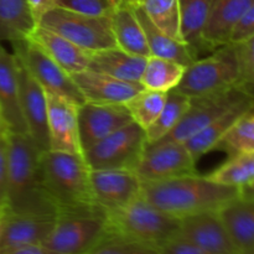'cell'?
<instances>
[{
	"label": "cell",
	"instance_id": "1",
	"mask_svg": "<svg viewBox=\"0 0 254 254\" xmlns=\"http://www.w3.org/2000/svg\"><path fill=\"white\" fill-rule=\"evenodd\" d=\"M39 156L29 134H7L6 212L35 217L59 216L45 186Z\"/></svg>",
	"mask_w": 254,
	"mask_h": 254
},
{
	"label": "cell",
	"instance_id": "2",
	"mask_svg": "<svg viewBox=\"0 0 254 254\" xmlns=\"http://www.w3.org/2000/svg\"><path fill=\"white\" fill-rule=\"evenodd\" d=\"M242 195V190L210 180L207 176L186 175L155 183H141L140 196L173 217L185 218L212 212Z\"/></svg>",
	"mask_w": 254,
	"mask_h": 254
},
{
	"label": "cell",
	"instance_id": "3",
	"mask_svg": "<svg viewBox=\"0 0 254 254\" xmlns=\"http://www.w3.org/2000/svg\"><path fill=\"white\" fill-rule=\"evenodd\" d=\"M39 160L45 186L59 216L69 213L106 216L94 200L91 169L83 155L46 150L40 153Z\"/></svg>",
	"mask_w": 254,
	"mask_h": 254
},
{
	"label": "cell",
	"instance_id": "4",
	"mask_svg": "<svg viewBox=\"0 0 254 254\" xmlns=\"http://www.w3.org/2000/svg\"><path fill=\"white\" fill-rule=\"evenodd\" d=\"M106 228L108 236L138 243L154 252L159 245L178 235L180 220L138 196L122 207L106 211Z\"/></svg>",
	"mask_w": 254,
	"mask_h": 254
},
{
	"label": "cell",
	"instance_id": "5",
	"mask_svg": "<svg viewBox=\"0 0 254 254\" xmlns=\"http://www.w3.org/2000/svg\"><path fill=\"white\" fill-rule=\"evenodd\" d=\"M236 86H240V64L235 45L227 44L189 64L176 89L190 98H197Z\"/></svg>",
	"mask_w": 254,
	"mask_h": 254
},
{
	"label": "cell",
	"instance_id": "6",
	"mask_svg": "<svg viewBox=\"0 0 254 254\" xmlns=\"http://www.w3.org/2000/svg\"><path fill=\"white\" fill-rule=\"evenodd\" d=\"M37 25L61 35L88 52L117 47L111 16H89L56 6L46 12Z\"/></svg>",
	"mask_w": 254,
	"mask_h": 254
},
{
	"label": "cell",
	"instance_id": "7",
	"mask_svg": "<svg viewBox=\"0 0 254 254\" xmlns=\"http://www.w3.org/2000/svg\"><path fill=\"white\" fill-rule=\"evenodd\" d=\"M146 145V134L131 122L106 136L83 153L91 170L123 169L133 170L140 161Z\"/></svg>",
	"mask_w": 254,
	"mask_h": 254
},
{
	"label": "cell",
	"instance_id": "8",
	"mask_svg": "<svg viewBox=\"0 0 254 254\" xmlns=\"http://www.w3.org/2000/svg\"><path fill=\"white\" fill-rule=\"evenodd\" d=\"M14 55L25 64L30 73L47 93L68 99L76 106L86 102L71 74L51 59L41 47L29 37L12 42Z\"/></svg>",
	"mask_w": 254,
	"mask_h": 254
},
{
	"label": "cell",
	"instance_id": "9",
	"mask_svg": "<svg viewBox=\"0 0 254 254\" xmlns=\"http://www.w3.org/2000/svg\"><path fill=\"white\" fill-rule=\"evenodd\" d=\"M107 235L106 216L69 213L56 223L42 245L56 254H86Z\"/></svg>",
	"mask_w": 254,
	"mask_h": 254
},
{
	"label": "cell",
	"instance_id": "10",
	"mask_svg": "<svg viewBox=\"0 0 254 254\" xmlns=\"http://www.w3.org/2000/svg\"><path fill=\"white\" fill-rule=\"evenodd\" d=\"M248 96L250 94L247 92L240 86H236L210 96L191 98L190 107L178 126L156 143H185Z\"/></svg>",
	"mask_w": 254,
	"mask_h": 254
},
{
	"label": "cell",
	"instance_id": "11",
	"mask_svg": "<svg viewBox=\"0 0 254 254\" xmlns=\"http://www.w3.org/2000/svg\"><path fill=\"white\" fill-rule=\"evenodd\" d=\"M141 183H155L186 175H195L196 160L184 143L165 141L146 145L134 169Z\"/></svg>",
	"mask_w": 254,
	"mask_h": 254
},
{
	"label": "cell",
	"instance_id": "12",
	"mask_svg": "<svg viewBox=\"0 0 254 254\" xmlns=\"http://www.w3.org/2000/svg\"><path fill=\"white\" fill-rule=\"evenodd\" d=\"M14 54V52H12ZM20 87V103L29 136L39 153L50 150L47 129V93L15 55Z\"/></svg>",
	"mask_w": 254,
	"mask_h": 254
},
{
	"label": "cell",
	"instance_id": "13",
	"mask_svg": "<svg viewBox=\"0 0 254 254\" xmlns=\"http://www.w3.org/2000/svg\"><path fill=\"white\" fill-rule=\"evenodd\" d=\"M126 104H102L84 102L78 107V133L82 151L131 123Z\"/></svg>",
	"mask_w": 254,
	"mask_h": 254
},
{
	"label": "cell",
	"instance_id": "14",
	"mask_svg": "<svg viewBox=\"0 0 254 254\" xmlns=\"http://www.w3.org/2000/svg\"><path fill=\"white\" fill-rule=\"evenodd\" d=\"M47 129L50 150L83 155L78 133V106L64 97L47 93Z\"/></svg>",
	"mask_w": 254,
	"mask_h": 254
},
{
	"label": "cell",
	"instance_id": "15",
	"mask_svg": "<svg viewBox=\"0 0 254 254\" xmlns=\"http://www.w3.org/2000/svg\"><path fill=\"white\" fill-rule=\"evenodd\" d=\"M94 200L104 212L127 205L140 196L141 181L133 170L102 169L91 170Z\"/></svg>",
	"mask_w": 254,
	"mask_h": 254
},
{
	"label": "cell",
	"instance_id": "16",
	"mask_svg": "<svg viewBox=\"0 0 254 254\" xmlns=\"http://www.w3.org/2000/svg\"><path fill=\"white\" fill-rule=\"evenodd\" d=\"M179 235L206 254H240L215 211L181 218Z\"/></svg>",
	"mask_w": 254,
	"mask_h": 254
},
{
	"label": "cell",
	"instance_id": "17",
	"mask_svg": "<svg viewBox=\"0 0 254 254\" xmlns=\"http://www.w3.org/2000/svg\"><path fill=\"white\" fill-rule=\"evenodd\" d=\"M86 102L102 104H127L143 91L139 82H128L98 72L84 69L71 74Z\"/></svg>",
	"mask_w": 254,
	"mask_h": 254
},
{
	"label": "cell",
	"instance_id": "18",
	"mask_svg": "<svg viewBox=\"0 0 254 254\" xmlns=\"http://www.w3.org/2000/svg\"><path fill=\"white\" fill-rule=\"evenodd\" d=\"M0 116L7 133L29 134L20 103V87L15 55L0 42Z\"/></svg>",
	"mask_w": 254,
	"mask_h": 254
},
{
	"label": "cell",
	"instance_id": "19",
	"mask_svg": "<svg viewBox=\"0 0 254 254\" xmlns=\"http://www.w3.org/2000/svg\"><path fill=\"white\" fill-rule=\"evenodd\" d=\"M56 218L19 216L6 212L0 236V254L30 245H42L52 232Z\"/></svg>",
	"mask_w": 254,
	"mask_h": 254
},
{
	"label": "cell",
	"instance_id": "20",
	"mask_svg": "<svg viewBox=\"0 0 254 254\" xmlns=\"http://www.w3.org/2000/svg\"><path fill=\"white\" fill-rule=\"evenodd\" d=\"M217 216L240 254L254 248V196L242 195L218 208Z\"/></svg>",
	"mask_w": 254,
	"mask_h": 254
},
{
	"label": "cell",
	"instance_id": "21",
	"mask_svg": "<svg viewBox=\"0 0 254 254\" xmlns=\"http://www.w3.org/2000/svg\"><path fill=\"white\" fill-rule=\"evenodd\" d=\"M254 0H212L210 16L203 30V42L208 51H215L230 42L231 32Z\"/></svg>",
	"mask_w": 254,
	"mask_h": 254
},
{
	"label": "cell",
	"instance_id": "22",
	"mask_svg": "<svg viewBox=\"0 0 254 254\" xmlns=\"http://www.w3.org/2000/svg\"><path fill=\"white\" fill-rule=\"evenodd\" d=\"M252 112H254V98L248 96L184 144L192 158L197 161L201 156L217 148L236 123Z\"/></svg>",
	"mask_w": 254,
	"mask_h": 254
},
{
	"label": "cell",
	"instance_id": "23",
	"mask_svg": "<svg viewBox=\"0 0 254 254\" xmlns=\"http://www.w3.org/2000/svg\"><path fill=\"white\" fill-rule=\"evenodd\" d=\"M29 39L39 45L54 61H56L69 74L88 69L91 52L81 49L61 35L41 25H37Z\"/></svg>",
	"mask_w": 254,
	"mask_h": 254
},
{
	"label": "cell",
	"instance_id": "24",
	"mask_svg": "<svg viewBox=\"0 0 254 254\" xmlns=\"http://www.w3.org/2000/svg\"><path fill=\"white\" fill-rule=\"evenodd\" d=\"M148 57L135 56L119 47L91 52L88 69L128 82H139Z\"/></svg>",
	"mask_w": 254,
	"mask_h": 254
},
{
	"label": "cell",
	"instance_id": "25",
	"mask_svg": "<svg viewBox=\"0 0 254 254\" xmlns=\"http://www.w3.org/2000/svg\"><path fill=\"white\" fill-rule=\"evenodd\" d=\"M131 6H133L134 12H135L136 17H138L139 22L143 27L144 34H145L150 56L170 60V61L178 62L185 67H188L189 64H192L197 59V56L193 54L192 50L185 42L178 41V40L168 36L160 29H158L150 21L148 15L144 12V10L141 9L138 2L131 5Z\"/></svg>",
	"mask_w": 254,
	"mask_h": 254
},
{
	"label": "cell",
	"instance_id": "26",
	"mask_svg": "<svg viewBox=\"0 0 254 254\" xmlns=\"http://www.w3.org/2000/svg\"><path fill=\"white\" fill-rule=\"evenodd\" d=\"M111 21L117 47L135 56H150L145 34L131 5L116 7L111 15Z\"/></svg>",
	"mask_w": 254,
	"mask_h": 254
},
{
	"label": "cell",
	"instance_id": "27",
	"mask_svg": "<svg viewBox=\"0 0 254 254\" xmlns=\"http://www.w3.org/2000/svg\"><path fill=\"white\" fill-rule=\"evenodd\" d=\"M211 4L212 0H179L181 36L197 59L208 51L203 42V30L210 16Z\"/></svg>",
	"mask_w": 254,
	"mask_h": 254
},
{
	"label": "cell",
	"instance_id": "28",
	"mask_svg": "<svg viewBox=\"0 0 254 254\" xmlns=\"http://www.w3.org/2000/svg\"><path fill=\"white\" fill-rule=\"evenodd\" d=\"M36 26L26 0H0V42L27 39Z\"/></svg>",
	"mask_w": 254,
	"mask_h": 254
},
{
	"label": "cell",
	"instance_id": "29",
	"mask_svg": "<svg viewBox=\"0 0 254 254\" xmlns=\"http://www.w3.org/2000/svg\"><path fill=\"white\" fill-rule=\"evenodd\" d=\"M185 68V66L178 62L149 56L141 73L140 83L146 89L168 93L179 86Z\"/></svg>",
	"mask_w": 254,
	"mask_h": 254
},
{
	"label": "cell",
	"instance_id": "30",
	"mask_svg": "<svg viewBox=\"0 0 254 254\" xmlns=\"http://www.w3.org/2000/svg\"><path fill=\"white\" fill-rule=\"evenodd\" d=\"M190 97L181 93L179 89L174 88L168 92L163 111L156 121L145 130L148 145L165 138L178 126L190 107Z\"/></svg>",
	"mask_w": 254,
	"mask_h": 254
},
{
	"label": "cell",
	"instance_id": "31",
	"mask_svg": "<svg viewBox=\"0 0 254 254\" xmlns=\"http://www.w3.org/2000/svg\"><path fill=\"white\" fill-rule=\"evenodd\" d=\"M207 178L215 183L241 190L248 188L254 183V153L231 156L230 160L208 174Z\"/></svg>",
	"mask_w": 254,
	"mask_h": 254
},
{
	"label": "cell",
	"instance_id": "32",
	"mask_svg": "<svg viewBox=\"0 0 254 254\" xmlns=\"http://www.w3.org/2000/svg\"><path fill=\"white\" fill-rule=\"evenodd\" d=\"M150 21L168 36L184 42L180 30L179 0H139Z\"/></svg>",
	"mask_w": 254,
	"mask_h": 254
},
{
	"label": "cell",
	"instance_id": "33",
	"mask_svg": "<svg viewBox=\"0 0 254 254\" xmlns=\"http://www.w3.org/2000/svg\"><path fill=\"white\" fill-rule=\"evenodd\" d=\"M166 94L168 93L144 88L136 96H134L126 104L134 123L146 130L163 111L166 102Z\"/></svg>",
	"mask_w": 254,
	"mask_h": 254
},
{
	"label": "cell",
	"instance_id": "34",
	"mask_svg": "<svg viewBox=\"0 0 254 254\" xmlns=\"http://www.w3.org/2000/svg\"><path fill=\"white\" fill-rule=\"evenodd\" d=\"M217 148L227 151L231 156L254 153V113L247 114L226 134Z\"/></svg>",
	"mask_w": 254,
	"mask_h": 254
},
{
	"label": "cell",
	"instance_id": "35",
	"mask_svg": "<svg viewBox=\"0 0 254 254\" xmlns=\"http://www.w3.org/2000/svg\"><path fill=\"white\" fill-rule=\"evenodd\" d=\"M235 47L240 64V87L254 98V35Z\"/></svg>",
	"mask_w": 254,
	"mask_h": 254
},
{
	"label": "cell",
	"instance_id": "36",
	"mask_svg": "<svg viewBox=\"0 0 254 254\" xmlns=\"http://www.w3.org/2000/svg\"><path fill=\"white\" fill-rule=\"evenodd\" d=\"M86 254H154L148 247L106 235V237Z\"/></svg>",
	"mask_w": 254,
	"mask_h": 254
},
{
	"label": "cell",
	"instance_id": "37",
	"mask_svg": "<svg viewBox=\"0 0 254 254\" xmlns=\"http://www.w3.org/2000/svg\"><path fill=\"white\" fill-rule=\"evenodd\" d=\"M57 6L89 16H111L114 10L111 0H57Z\"/></svg>",
	"mask_w": 254,
	"mask_h": 254
},
{
	"label": "cell",
	"instance_id": "38",
	"mask_svg": "<svg viewBox=\"0 0 254 254\" xmlns=\"http://www.w3.org/2000/svg\"><path fill=\"white\" fill-rule=\"evenodd\" d=\"M154 254H206L183 236L175 235L154 250Z\"/></svg>",
	"mask_w": 254,
	"mask_h": 254
},
{
	"label": "cell",
	"instance_id": "39",
	"mask_svg": "<svg viewBox=\"0 0 254 254\" xmlns=\"http://www.w3.org/2000/svg\"><path fill=\"white\" fill-rule=\"evenodd\" d=\"M254 35V4L246 11L240 19V21L233 27L228 44H241L246 40L251 39Z\"/></svg>",
	"mask_w": 254,
	"mask_h": 254
},
{
	"label": "cell",
	"instance_id": "40",
	"mask_svg": "<svg viewBox=\"0 0 254 254\" xmlns=\"http://www.w3.org/2000/svg\"><path fill=\"white\" fill-rule=\"evenodd\" d=\"M7 135L0 138V210H6Z\"/></svg>",
	"mask_w": 254,
	"mask_h": 254
},
{
	"label": "cell",
	"instance_id": "41",
	"mask_svg": "<svg viewBox=\"0 0 254 254\" xmlns=\"http://www.w3.org/2000/svg\"><path fill=\"white\" fill-rule=\"evenodd\" d=\"M26 2L37 24L46 12L57 6V0H26Z\"/></svg>",
	"mask_w": 254,
	"mask_h": 254
},
{
	"label": "cell",
	"instance_id": "42",
	"mask_svg": "<svg viewBox=\"0 0 254 254\" xmlns=\"http://www.w3.org/2000/svg\"><path fill=\"white\" fill-rule=\"evenodd\" d=\"M2 254H56L44 245H30L24 247L15 248Z\"/></svg>",
	"mask_w": 254,
	"mask_h": 254
},
{
	"label": "cell",
	"instance_id": "43",
	"mask_svg": "<svg viewBox=\"0 0 254 254\" xmlns=\"http://www.w3.org/2000/svg\"><path fill=\"white\" fill-rule=\"evenodd\" d=\"M139 0H111V4L113 5V7L116 9V7L124 6V5H134Z\"/></svg>",
	"mask_w": 254,
	"mask_h": 254
},
{
	"label": "cell",
	"instance_id": "44",
	"mask_svg": "<svg viewBox=\"0 0 254 254\" xmlns=\"http://www.w3.org/2000/svg\"><path fill=\"white\" fill-rule=\"evenodd\" d=\"M7 129H6V127H5V124H4V121H2V118H1V116H0V138H2V136H5V135H7Z\"/></svg>",
	"mask_w": 254,
	"mask_h": 254
},
{
	"label": "cell",
	"instance_id": "45",
	"mask_svg": "<svg viewBox=\"0 0 254 254\" xmlns=\"http://www.w3.org/2000/svg\"><path fill=\"white\" fill-rule=\"evenodd\" d=\"M6 210H0V236H1V230H2V223H4V217Z\"/></svg>",
	"mask_w": 254,
	"mask_h": 254
},
{
	"label": "cell",
	"instance_id": "46",
	"mask_svg": "<svg viewBox=\"0 0 254 254\" xmlns=\"http://www.w3.org/2000/svg\"><path fill=\"white\" fill-rule=\"evenodd\" d=\"M246 254H254V248H253L252 251H250V252H247Z\"/></svg>",
	"mask_w": 254,
	"mask_h": 254
}]
</instances>
